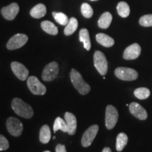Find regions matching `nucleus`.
Wrapping results in <instances>:
<instances>
[{"mask_svg": "<svg viewBox=\"0 0 152 152\" xmlns=\"http://www.w3.org/2000/svg\"><path fill=\"white\" fill-rule=\"evenodd\" d=\"M56 152H67L66 147L63 144H58L56 147Z\"/></svg>", "mask_w": 152, "mask_h": 152, "instance_id": "31", "label": "nucleus"}, {"mask_svg": "<svg viewBox=\"0 0 152 152\" xmlns=\"http://www.w3.org/2000/svg\"><path fill=\"white\" fill-rule=\"evenodd\" d=\"M117 11L118 14H119L120 16L123 18H126L130 15V9L129 5L125 1H121L118 4L117 6Z\"/></svg>", "mask_w": 152, "mask_h": 152, "instance_id": "24", "label": "nucleus"}, {"mask_svg": "<svg viewBox=\"0 0 152 152\" xmlns=\"http://www.w3.org/2000/svg\"><path fill=\"white\" fill-rule=\"evenodd\" d=\"M141 54V47L137 43H134L127 47L123 52V58L125 60H134Z\"/></svg>", "mask_w": 152, "mask_h": 152, "instance_id": "13", "label": "nucleus"}, {"mask_svg": "<svg viewBox=\"0 0 152 152\" xmlns=\"http://www.w3.org/2000/svg\"><path fill=\"white\" fill-rule=\"evenodd\" d=\"M118 119V112L112 105H108L106 109L105 123L107 129L111 130L116 125Z\"/></svg>", "mask_w": 152, "mask_h": 152, "instance_id": "8", "label": "nucleus"}, {"mask_svg": "<svg viewBox=\"0 0 152 152\" xmlns=\"http://www.w3.org/2000/svg\"><path fill=\"white\" fill-rule=\"evenodd\" d=\"M30 16L35 18H40L47 14V9L43 4H38L30 10Z\"/></svg>", "mask_w": 152, "mask_h": 152, "instance_id": "17", "label": "nucleus"}, {"mask_svg": "<svg viewBox=\"0 0 152 152\" xmlns=\"http://www.w3.org/2000/svg\"><path fill=\"white\" fill-rule=\"evenodd\" d=\"M77 26H78V21L75 18L72 17L69 19L68 24L66 26L65 29H64V34L66 35H71L75 32L77 30Z\"/></svg>", "mask_w": 152, "mask_h": 152, "instance_id": "22", "label": "nucleus"}, {"mask_svg": "<svg viewBox=\"0 0 152 152\" xmlns=\"http://www.w3.org/2000/svg\"><path fill=\"white\" fill-rule=\"evenodd\" d=\"M59 73V67L56 62L49 63L45 66L42 72V78L46 82H51L56 78Z\"/></svg>", "mask_w": 152, "mask_h": 152, "instance_id": "5", "label": "nucleus"}, {"mask_svg": "<svg viewBox=\"0 0 152 152\" xmlns=\"http://www.w3.org/2000/svg\"><path fill=\"white\" fill-rule=\"evenodd\" d=\"M102 152H112V151L109 147H105L102 150Z\"/></svg>", "mask_w": 152, "mask_h": 152, "instance_id": "32", "label": "nucleus"}, {"mask_svg": "<svg viewBox=\"0 0 152 152\" xmlns=\"http://www.w3.org/2000/svg\"><path fill=\"white\" fill-rule=\"evenodd\" d=\"M128 142V137L125 133L121 132L118 134L116 138V150L118 151H123Z\"/></svg>", "mask_w": 152, "mask_h": 152, "instance_id": "23", "label": "nucleus"}, {"mask_svg": "<svg viewBox=\"0 0 152 152\" xmlns=\"http://www.w3.org/2000/svg\"><path fill=\"white\" fill-rule=\"evenodd\" d=\"M90 1H97V0H90Z\"/></svg>", "mask_w": 152, "mask_h": 152, "instance_id": "33", "label": "nucleus"}, {"mask_svg": "<svg viewBox=\"0 0 152 152\" xmlns=\"http://www.w3.org/2000/svg\"><path fill=\"white\" fill-rule=\"evenodd\" d=\"M70 76H71V83H73L74 87L77 90V92L80 94L82 95H85L90 92L91 90L90 86L87 84L86 82H85L81 74L78 71L73 68L71 70Z\"/></svg>", "mask_w": 152, "mask_h": 152, "instance_id": "2", "label": "nucleus"}, {"mask_svg": "<svg viewBox=\"0 0 152 152\" xmlns=\"http://www.w3.org/2000/svg\"><path fill=\"white\" fill-rule=\"evenodd\" d=\"M11 68L13 73L20 80L24 81L28 78L29 71L24 65L18 61H14L11 64Z\"/></svg>", "mask_w": 152, "mask_h": 152, "instance_id": "11", "label": "nucleus"}, {"mask_svg": "<svg viewBox=\"0 0 152 152\" xmlns=\"http://www.w3.org/2000/svg\"><path fill=\"white\" fill-rule=\"evenodd\" d=\"M134 94L139 99H146L150 96V90L146 87H139L134 90Z\"/></svg>", "mask_w": 152, "mask_h": 152, "instance_id": "26", "label": "nucleus"}, {"mask_svg": "<svg viewBox=\"0 0 152 152\" xmlns=\"http://www.w3.org/2000/svg\"><path fill=\"white\" fill-rule=\"evenodd\" d=\"M64 118L68 127V133L70 135L75 134L77 129V120L75 116L72 113L66 112Z\"/></svg>", "mask_w": 152, "mask_h": 152, "instance_id": "15", "label": "nucleus"}, {"mask_svg": "<svg viewBox=\"0 0 152 152\" xmlns=\"http://www.w3.org/2000/svg\"><path fill=\"white\" fill-rule=\"evenodd\" d=\"M41 28L45 32L49 35H56L58 34V28L52 22L49 20H44L41 23Z\"/></svg>", "mask_w": 152, "mask_h": 152, "instance_id": "20", "label": "nucleus"}, {"mask_svg": "<svg viewBox=\"0 0 152 152\" xmlns=\"http://www.w3.org/2000/svg\"><path fill=\"white\" fill-rule=\"evenodd\" d=\"M28 40V36L25 34L18 33L11 37L7 44L9 50H15L23 47Z\"/></svg>", "mask_w": 152, "mask_h": 152, "instance_id": "9", "label": "nucleus"}, {"mask_svg": "<svg viewBox=\"0 0 152 152\" xmlns=\"http://www.w3.org/2000/svg\"><path fill=\"white\" fill-rule=\"evenodd\" d=\"M140 24L144 27L152 26V14L144 15L140 19Z\"/></svg>", "mask_w": 152, "mask_h": 152, "instance_id": "29", "label": "nucleus"}, {"mask_svg": "<svg viewBox=\"0 0 152 152\" xmlns=\"http://www.w3.org/2000/svg\"><path fill=\"white\" fill-rule=\"evenodd\" d=\"M129 110L132 115L136 117L137 118L142 120H146L147 118V112L145 109H144L140 104L137 102H132L129 105Z\"/></svg>", "mask_w": 152, "mask_h": 152, "instance_id": "14", "label": "nucleus"}, {"mask_svg": "<svg viewBox=\"0 0 152 152\" xmlns=\"http://www.w3.org/2000/svg\"><path fill=\"white\" fill-rule=\"evenodd\" d=\"M115 75L118 78L125 81H132L138 77L135 70L130 68L118 67L115 70Z\"/></svg>", "mask_w": 152, "mask_h": 152, "instance_id": "4", "label": "nucleus"}, {"mask_svg": "<svg viewBox=\"0 0 152 152\" xmlns=\"http://www.w3.org/2000/svg\"><path fill=\"white\" fill-rule=\"evenodd\" d=\"M94 65L102 75H106L108 71V61L103 53L96 51L94 54Z\"/></svg>", "mask_w": 152, "mask_h": 152, "instance_id": "3", "label": "nucleus"}, {"mask_svg": "<svg viewBox=\"0 0 152 152\" xmlns=\"http://www.w3.org/2000/svg\"><path fill=\"white\" fill-rule=\"evenodd\" d=\"M19 6L17 3H12L9 6L3 7L1 10V15L6 20H12L16 18L19 12Z\"/></svg>", "mask_w": 152, "mask_h": 152, "instance_id": "12", "label": "nucleus"}, {"mask_svg": "<svg viewBox=\"0 0 152 152\" xmlns=\"http://www.w3.org/2000/svg\"><path fill=\"white\" fill-rule=\"evenodd\" d=\"M9 147V143L4 136L0 134V151H5Z\"/></svg>", "mask_w": 152, "mask_h": 152, "instance_id": "30", "label": "nucleus"}, {"mask_svg": "<svg viewBox=\"0 0 152 152\" xmlns=\"http://www.w3.org/2000/svg\"><path fill=\"white\" fill-rule=\"evenodd\" d=\"M53 128L54 132H56L58 130H61L64 132H68V127L66 121L60 117H57L55 120Z\"/></svg>", "mask_w": 152, "mask_h": 152, "instance_id": "25", "label": "nucleus"}, {"mask_svg": "<svg viewBox=\"0 0 152 152\" xmlns=\"http://www.w3.org/2000/svg\"><path fill=\"white\" fill-rule=\"evenodd\" d=\"M99 126L97 125H93L85 131L82 137L81 143L83 147H88L92 144L95 137L97 134Z\"/></svg>", "mask_w": 152, "mask_h": 152, "instance_id": "10", "label": "nucleus"}, {"mask_svg": "<svg viewBox=\"0 0 152 152\" xmlns=\"http://www.w3.org/2000/svg\"><path fill=\"white\" fill-rule=\"evenodd\" d=\"M51 131L47 125H44L39 131V141L43 144H47L50 141Z\"/></svg>", "mask_w": 152, "mask_h": 152, "instance_id": "21", "label": "nucleus"}, {"mask_svg": "<svg viewBox=\"0 0 152 152\" xmlns=\"http://www.w3.org/2000/svg\"><path fill=\"white\" fill-rule=\"evenodd\" d=\"M7 128L11 135L19 137L22 134L23 125L20 120L14 117H10L7 121Z\"/></svg>", "mask_w": 152, "mask_h": 152, "instance_id": "7", "label": "nucleus"}, {"mask_svg": "<svg viewBox=\"0 0 152 152\" xmlns=\"http://www.w3.org/2000/svg\"><path fill=\"white\" fill-rule=\"evenodd\" d=\"M96 39L98 43L105 47H111L115 43L113 38L104 33H98L96 35Z\"/></svg>", "mask_w": 152, "mask_h": 152, "instance_id": "16", "label": "nucleus"}, {"mask_svg": "<svg viewBox=\"0 0 152 152\" xmlns=\"http://www.w3.org/2000/svg\"><path fill=\"white\" fill-rule=\"evenodd\" d=\"M81 12L83 16L87 18H90L93 16V14H94L92 8L87 3H83L82 4Z\"/></svg>", "mask_w": 152, "mask_h": 152, "instance_id": "28", "label": "nucleus"}, {"mask_svg": "<svg viewBox=\"0 0 152 152\" xmlns=\"http://www.w3.org/2000/svg\"><path fill=\"white\" fill-rule=\"evenodd\" d=\"M11 108L17 115L24 118H30L33 115L34 112L31 106L19 98L13 99Z\"/></svg>", "mask_w": 152, "mask_h": 152, "instance_id": "1", "label": "nucleus"}, {"mask_svg": "<svg viewBox=\"0 0 152 152\" xmlns=\"http://www.w3.org/2000/svg\"><path fill=\"white\" fill-rule=\"evenodd\" d=\"M28 87L30 92L35 95H44L47 92V89L35 76H30L27 80Z\"/></svg>", "mask_w": 152, "mask_h": 152, "instance_id": "6", "label": "nucleus"}, {"mask_svg": "<svg viewBox=\"0 0 152 152\" xmlns=\"http://www.w3.org/2000/svg\"><path fill=\"white\" fill-rule=\"evenodd\" d=\"M112 15L109 12H105L101 16V17L98 20V26L100 28L102 29H106L110 26L111 23Z\"/></svg>", "mask_w": 152, "mask_h": 152, "instance_id": "19", "label": "nucleus"}, {"mask_svg": "<svg viewBox=\"0 0 152 152\" xmlns=\"http://www.w3.org/2000/svg\"><path fill=\"white\" fill-rule=\"evenodd\" d=\"M44 152H50V151H44Z\"/></svg>", "mask_w": 152, "mask_h": 152, "instance_id": "34", "label": "nucleus"}, {"mask_svg": "<svg viewBox=\"0 0 152 152\" xmlns=\"http://www.w3.org/2000/svg\"><path fill=\"white\" fill-rule=\"evenodd\" d=\"M79 39L81 42L83 43L84 48L86 50L89 51L91 49V41L88 30L86 28H83L80 30Z\"/></svg>", "mask_w": 152, "mask_h": 152, "instance_id": "18", "label": "nucleus"}, {"mask_svg": "<svg viewBox=\"0 0 152 152\" xmlns=\"http://www.w3.org/2000/svg\"><path fill=\"white\" fill-rule=\"evenodd\" d=\"M52 15L54 16L55 20L58 23L61 25V26H66L68 21H69V19H68V16L65 14H64V13L53 12Z\"/></svg>", "mask_w": 152, "mask_h": 152, "instance_id": "27", "label": "nucleus"}]
</instances>
